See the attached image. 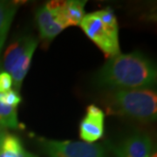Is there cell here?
<instances>
[{"mask_svg":"<svg viewBox=\"0 0 157 157\" xmlns=\"http://www.w3.org/2000/svg\"><path fill=\"white\" fill-rule=\"evenodd\" d=\"M156 77L154 63L135 52L109 58L98 72L95 80L101 87L116 91L152 88L156 83Z\"/></svg>","mask_w":157,"mask_h":157,"instance_id":"cell-1","label":"cell"},{"mask_svg":"<svg viewBox=\"0 0 157 157\" xmlns=\"http://www.w3.org/2000/svg\"><path fill=\"white\" fill-rule=\"evenodd\" d=\"M108 113L150 121L156 119L157 94L153 88L116 90L105 101Z\"/></svg>","mask_w":157,"mask_h":157,"instance_id":"cell-2","label":"cell"},{"mask_svg":"<svg viewBox=\"0 0 157 157\" xmlns=\"http://www.w3.org/2000/svg\"><path fill=\"white\" fill-rule=\"evenodd\" d=\"M79 26L106 57L121 53L117 18L111 8L86 14Z\"/></svg>","mask_w":157,"mask_h":157,"instance_id":"cell-3","label":"cell"},{"mask_svg":"<svg viewBox=\"0 0 157 157\" xmlns=\"http://www.w3.org/2000/svg\"><path fill=\"white\" fill-rule=\"evenodd\" d=\"M39 41L26 35L13 41L4 55V69L12 78L14 90L19 92L23 81L28 73Z\"/></svg>","mask_w":157,"mask_h":157,"instance_id":"cell-4","label":"cell"},{"mask_svg":"<svg viewBox=\"0 0 157 157\" xmlns=\"http://www.w3.org/2000/svg\"><path fill=\"white\" fill-rule=\"evenodd\" d=\"M39 145L47 157H108L106 147L97 143L39 138Z\"/></svg>","mask_w":157,"mask_h":157,"instance_id":"cell-5","label":"cell"},{"mask_svg":"<svg viewBox=\"0 0 157 157\" xmlns=\"http://www.w3.org/2000/svg\"><path fill=\"white\" fill-rule=\"evenodd\" d=\"M111 150L116 157H149L153 153V140L146 133H136L111 145Z\"/></svg>","mask_w":157,"mask_h":157,"instance_id":"cell-6","label":"cell"},{"mask_svg":"<svg viewBox=\"0 0 157 157\" xmlns=\"http://www.w3.org/2000/svg\"><path fill=\"white\" fill-rule=\"evenodd\" d=\"M105 113L95 105H90L79 124V136L85 142L94 143L104 135Z\"/></svg>","mask_w":157,"mask_h":157,"instance_id":"cell-7","label":"cell"},{"mask_svg":"<svg viewBox=\"0 0 157 157\" xmlns=\"http://www.w3.org/2000/svg\"><path fill=\"white\" fill-rule=\"evenodd\" d=\"M86 1L83 0H69V1H58L54 7L59 18L64 26L79 25L85 14V6Z\"/></svg>","mask_w":157,"mask_h":157,"instance_id":"cell-8","label":"cell"},{"mask_svg":"<svg viewBox=\"0 0 157 157\" xmlns=\"http://www.w3.org/2000/svg\"><path fill=\"white\" fill-rule=\"evenodd\" d=\"M35 18L40 38L45 40L53 39L66 29L45 6H41L37 10Z\"/></svg>","mask_w":157,"mask_h":157,"instance_id":"cell-9","label":"cell"},{"mask_svg":"<svg viewBox=\"0 0 157 157\" xmlns=\"http://www.w3.org/2000/svg\"><path fill=\"white\" fill-rule=\"evenodd\" d=\"M17 7L18 5L15 2L0 1V57Z\"/></svg>","mask_w":157,"mask_h":157,"instance_id":"cell-10","label":"cell"},{"mask_svg":"<svg viewBox=\"0 0 157 157\" xmlns=\"http://www.w3.org/2000/svg\"><path fill=\"white\" fill-rule=\"evenodd\" d=\"M0 157H38L33 153L28 152L23 146L21 140L17 135L6 134L4 138Z\"/></svg>","mask_w":157,"mask_h":157,"instance_id":"cell-11","label":"cell"},{"mask_svg":"<svg viewBox=\"0 0 157 157\" xmlns=\"http://www.w3.org/2000/svg\"><path fill=\"white\" fill-rule=\"evenodd\" d=\"M18 126L17 108L7 105L0 94V128L16 129Z\"/></svg>","mask_w":157,"mask_h":157,"instance_id":"cell-12","label":"cell"},{"mask_svg":"<svg viewBox=\"0 0 157 157\" xmlns=\"http://www.w3.org/2000/svg\"><path fill=\"white\" fill-rule=\"evenodd\" d=\"M1 95H2L3 101H5L7 105L11 106V107H16V108L22 101V98L19 94V93L15 91L14 89L10 90L5 94H1Z\"/></svg>","mask_w":157,"mask_h":157,"instance_id":"cell-13","label":"cell"},{"mask_svg":"<svg viewBox=\"0 0 157 157\" xmlns=\"http://www.w3.org/2000/svg\"><path fill=\"white\" fill-rule=\"evenodd\" d=\"M13 80L11 76L6 72L0 73V94H5L12 89Z\"/></svg>","mask_w":157,"mask_h":157,"instance_id":"cell-14","label":"cell"},{"mask_svg":"<svg viewBox=\"0 0 157 157\" xmlns=\"http://www.w3.org/2000/svg\"><path fill=\"white\" fill-rule=\"evenodd\" d=\"M6 129L2 128H0V149H1V146H2V143H3V140H4V138L6 135Z\"/></svg>","mask_w":157,"mask_h":157,"instance_id":"cell-15","label":"cell"},{"mask_svg":"<svg viewBox=\"0 0 157 157\" xmlns=\"http://www.w3.org/2000/svg\"><path fill=\"white\" fill-rule=\"evenodd\" d=\"M149 157H157L156 152H155V153L153 152V153H152V155H150V156H149Z\"/></svg>","mask_w":157,"mask_h":157,"instance_id":"cell-16","label":"cell"}]
</instances>
